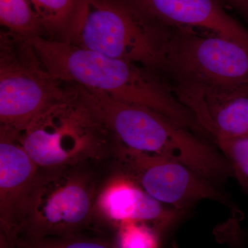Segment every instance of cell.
Returning a JSON list of instances; mask_svg holds the SVG:
<instances>
[{"mask_svg":"<svg viewBox=\"0 0 248 248\" xmlns=\"http://www.w3.org/2000/svg\"><path fill=\"white\" fill-rule=\"evenodd\" d=\"M51 40L74 44L84 0H27Z\"/></svg>","mask_w":248,"mask_h":248,"instance_id":"cell-13","label":"cell"},{"mask_svg":"<svg viewBox=\"0 0 248 248\" xmlns=\"http://www.w3.org/2000/svg\"><path fill=\"white\" fill-rule=\"evenodd\" d=\"M164 68L177 81L248 93V44L178 30L169 35Z\"/></svg>","mask_w":248,"mask_h":248,"instance_id":"cell-5","label":"cell"},{"mask_svg":"<svg viewBox=\"0 0 248 248\" xmlns=\"http://www.w3.org/2000/svg\"><path fill=\"white\" fill-rule=\"evenodd\" d=\"M94 186L73 166L40 169L19 219L17 238L45 239L86 234L93 226Z\"/></svg>","mask_w":248,"mask_h":248,"instance_id":"cell-4","label":"cell"},{"mask_svg":"<svg viewBox=\"0 0 248 248\" xmlns=\"http://www.w3.org/2000/svg\"><path fill=\"white\" fill-rule=\"evenodd\" d=\"M211 138L229 161L234 177L248 195V139L229 138L219 134L212 135Z\"/></svg>","mask_w":248,"mask_h":248,"instance_id":"cell-15","label":"cell"},{"mask_svg":"<svg viewBox=\"0 0 248 248\" xmlns=\"http://www.w3.org/2000/svg\"><path fill=\"white\" fill-rule=\"evenodd\" d=\"M177 99L193 114L205 134L248 139V93L177 81Z\"/></svg>","mask_w":248,"mask_h":248,"instance_id":"cell-10","label":"cell"},{"mask_svg":"<svg viewBox=\"0 0 248 248\" xmlns=\"http://www.w3.org/2000/svg\"><path fill=\"white\" fill-rule=\"evenodd\" d=\"M116 149L121 174L160 203L183 212L200 201L213 200L231 208L234 217L241 219V213L229 195L186 165L122 143Z\"/></svg>","mask_w":248,"mask_h":248,"instance_id":"cell-7","label":"cell"},{"mask_svg":"<svg viewBox=\"0 0 248 248\" xmlns=\"http://www.w3.org/2000/svg\"><path fill=\"white\" fill-rule=\"evenodd\" d=\"M36 57L55 79L102 91L120 100L150 108L195 133L198 121L151 68L67 43L36 37L31 40Z\"/></svg>","mask_w":248,"mask_h":248,"instance_id":"cell-1","label":"cell"},{"mask_svg":"<svg viewBox=\"0 0 248 248\" xmlns=\"http://www.w3.org/2000/svg\"><path fill=\"white\" fill-rule=\"evenodd\" d=\"M22 55L23 50L17 55L1 44V130L18 137L37 117L70 99L42 66L30 40Z\"/></svg>","mask_w":248,"mask_h":248,"instance_id":"cell-6","label":"cell"},{"mask_svg":"<svg viewBox=\"0 0 248 248\" xmlns=\"http://www.w3.org/2000/svg\"><path fill=\"white\" fill-rule=\"evenodd\" d=\"M81 104L121 143L186 165L218 187L234 177L221 152L167 116L97 90L80 89Z\"/></svg>","mask_w":248,"mask_h":248,"instance_id":"cell-2","label":"cell"},{"mask_svg":"<svg viewBox=\"0 0 248 248\" xmlns=\"http://www.w3.org/2000/svg\"><path fill=\"white\" fill-rule=\"evenodd\" d=\"M164 28L202 31L248 44V31L218 0H128Z\"/></svg>","mask_w":248,"mask_h":248,"instance_id":"cell-9","label":"cell"},{"mask_svg":"<svg viewBox=\"0 0 248 248\" xmlns=\"http://www.w3.org/2000/svg\"><path fill=\"white\" fill-rule=\"evenodd\" d=\"M0 248H12L4 237H0Z\"/></svg>","mask_w":248,"mask_h":248,"instance_id":"cell-20","label":"cell"},{"mask_svg":"<svg viewBox=\"0 0 248 248\" xmlns=\"http://www.w3.org/2000/svg\"><path fill=\"white\" fill-rule=\"evenodd\" d=\"M97 206L101 219L115 228L122 223H144L161 233L172 226L182 214L166 208L121 174L103 190Z\"/></svg>","mask_w":248,"mask_h":248,"instance_id":"cell-12","label":"cell"},{"mask_svg":"<svg viewBox=\"0 0 248 248\" xmlns=\"http://www.w3.org/2000/svg\"><path fill=\"white\" fill-rule=\"evenodd\" d=\"M232 9L237 11L248 22V0H224Z\"/></svg>","mask_w":248,"mask_h":248,"instance_id":"cell-19","label":"cell"},{"mask_svg":"<svg viewBox=\"0 0 248 248\" xmlns=\"http://www.w3.org/2000/svg\"><path fill=\"white\" fill-rule=\"evenodd\" d=\"M14 134L1 131L0 224L1 236L14 241L19 219L38 173L35 164Z\"/></svg>","mask_w":248,"mask_h":248,"instance_id":"cell-11","label":"cell"},{"mask_svg":"<svg viewBox=\"0 0 248 248\" xmlns=\"http://www.w3.org/2000/svg\"><path fill=\"white\" fill-rule=\"evenodd\" d=\"M117 248H160L162 233L148 225L140 223H122L116 227Z\"/></svg>","mask_w":248,"mask_h":248,"instance_id":"cell-16","label":"cell"},{"mask_svg":"<svg viewBox=\"0 0 248 248\" xmlns=\"http://www.w3.org/2000/svg\"><path fill=\"white\" fill-rule=\"evenodd\" d=\"M68 102L50 108L23 132L21 144L40 169L76 166L101 155L102 145L89 131L100 124L82 104L63 113Z\"/></svg>","mask_w":248,"mask_h":248,"instance_id":"cell-8","label":"cell"},{"mask_svg":"<svg viewBox=\"0 0 248 248\" xmlns=\"http://www.w3.org/2000/svg\"><path fill=\"white\" fill-rule=\"evenodd\" d=\"M239 221L233 217L217 228L215 232L218 241L228 245V248H248L247 233L240 226Z\"/></svg>","mask_w":248,"mask_h":248,"instance_id":"cell-18","label":"cell"},{"mask_svg":"<svg viewBox=\"0 0 248 248\" xmlns=\"http://www.w3.org/2000/svg\"><path fill=\"white\" fill-rule=\"evenodd\" d=\"M169 37L128 0H84L74 45L154 69L165 67Z\"/></svg>","mask_w":248,"mask_h":248,"instance_id":"cell-3","label":"cell"},{"mask_svg":"<svg viewBox=\"0 0 248 248\" xmlns=\"http://www.w3.org/2000/svg\"><path fill=\"white\" fill-rule=\"evenodd\" d=\"M0 22L17 37H42L45 29L27 0H0Z\"/></svg>","mask_w":248,"mask_h":248,"instance_id":"cell-14","label":"cell"},{"mask_svg":"<svg viewBox=\"0 0 248 248\" xmlns=\"http://www.w3.org/2000/svg\"><path fill=\"white\" fill-rule=\"evenodd\" d=\"M12 248H117L113 242L87 234L63 238H17Z\"/></svg>","mask_w":248,"mask_h":248,"instance_id":"cell-17","label":"cell"}]
</instances>
